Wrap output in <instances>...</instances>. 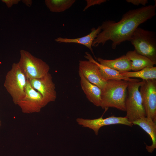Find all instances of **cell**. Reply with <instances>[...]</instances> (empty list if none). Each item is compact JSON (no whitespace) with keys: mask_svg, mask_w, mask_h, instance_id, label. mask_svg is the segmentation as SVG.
I'll use <instances>...</instances> for the list:
<instances>
[{"mask_svg":"<svg viewBox=\"0 0 156 156\" xmlns=\"http://www.w3.org/2000/svg\"><path fill=\"white\" fill-rule=\"evenodd\" d=\"M156 4L131 10L125 13L120 20L116 22L106 20L100 26L102 30L93 42L92 46L104 45L108 40L115 49L122 42L129 41L135 31L141 24L151 19L156 14Z\"/></svg>","mask_w":156,"mask_h":156,"instance_id":"6da1fadb","label":"cell"},{"mask_svg":"<svg viewBox=\"0 0 156 156\" xmlns=\"http://www.w3.org/2000/svg\"><path fill=\"white\" fill-rule=\"evenodd\" d=\"M128 81L124 80L107 81L101 90L100 106L107 109L109 107L126 111L125 100Z\"/></svg>","mask_w":156,"mask_h":156,"instance_id":"7a4b0ae2","label":"cell"},{"mask_svg":"<svg viewBox=\"0 0 156 156\" xmlns=\"http://www.w3.org/2000/svg\"><path fill=\"white\" fill-rule=\"evenodd\" d=\"M138 53L148 57L156 64V34L138 27L129 40Z\"/></svg>","mask_w":156,"mask_h":156,"instance_id":"3957f363","label":"cell"},{"mask_svg":"<svg viewBox=\"0 0 156 156\" xmlns=\"http://www.w3.org/2000/svg\"><path fill=\"white\" fill-rule=\"evenodd\" d=\"M142 83V81H128L125 102V117L132 123L140 118L146 117L139 90Z\"/></svg>","mask_w":156,"mask_h":156,"instance_id":"277c9868","label":"cell"},{"mask_svg":"<svg viewBox=\"0 0 156 156\" xmlns=\"http://www.w3.org/2000/svg\"><path fill=\"white\" fill-rule=\"evenodd\" d=\"M27 81L18 63H13L11 69L6 75L4 86L15 105L25 95V88Z\"/></svg>","mask_w":156,"mask_h":156,"instance_id":"5b68a950","label":"cell"},{"mask_svg":"<svg viewBox=\"0 0 156 156\" xmlns=\"http://www.w3.org/2000/svg\"><path fill=\"white\" fill-rule=\"evenodd\" d=\"M19 66L27 79L40 78L49 73V66L40 59L24 50L20 51Z\"/></svg>","mask_w":156,"mask_h":156,"instance_id":"8992f818","label":"cell"},{"mask_svg":"<svg viewBox=\"0 0 156 156\" xmlns=\"http://www.w3.org/2000/svg\"><path fill=\"white\" fill-rule=\"evenodd\" d=\"M142 81L139 91L146 117L156 122V79Z\"/></svg>","mask_w":156,"mask_h":156,"instance_id":"52a82bcc","label":"cell"},{"mask_svg":"<svg viewBox=\"0 0 156 156\" xmlns=\"http://www.w3.org/2000/svg\"><path fill=\"white\" fill-rule=\"evenodd\" d=\"M25 92L24 97L17 104L23 113L29 114L39 112L46 106L41 94L32 88L27 79Z\"/></svg>","mask_w":156,"mask_h":156,"instance_id":"ba28073f","label":"cell"},{"mask_svg":"<svg viewBox=\"0 0 156 156\" xmlns=\"http://www.w3.org/2000/svg\"><path fill=\"white\" fill-rule=\"evenodd\" d=\"M28 80L32 88L41 94L45 106L55 100L57 93L55 85L49 73L40 78Z\"/></svg>","mask_w":156,"mask_h":156,"instance_id":"9c48e42d","label":"cell"},{"mask_svg":"<svg viewBox=\"0 0 156 156\" xmlns=\"http://www.w3.org/2000/svg\"><path fill=\"white\" fill-rule=\"evenodd\" d=\"M103 116L99 118L93 119L77 118L76 121L79 125L82 127L92 130L96 135H98L100 128L103 126L120 124L132 127L133 125L128 120L125 116L116 117L113 115L103 118Z\"/></svg>","mask_w":156,"mask_h":156,"instance_id":"30bf717a","label":"cell"},{"mask_svg":"<svg viewBox=\"0 0 156 156\" xmlns=\"http://www.w3.org/2000/svg\"><path fill=\"white\" fill-rule=\"evenodd\" d=\"M79 71L89 82L101 90L105 87L107 81L101 76L98 66L94 63L88 60H80L79 61Z\"/></svg>","mask_w":156,"mask_h":156,"instance_id":"8fae6325","label":"cell"},{"mask_svg":"<svg viewBox=\"0 0 156 156\" xmlns=\"http://www.w3.org/2000/svg\"><path fill=\"white\" fill-rule=\"evenodd\" d=\"M78 72L81 88L87 98L95 106L100 107L101 89L88 81L80 71H79Z\"/></svg>","mask_w":156,"mask_h":156,"instance_id":"7c38bea8","label":"cell"},{"mask_svg":"<svg viewBox=\"0 0 156 156\" xmlns=\"http://www.w3.org/2000/svg\"><path fill=\"white\" fill-rule=\"evenodd\" d=\"M84 57L98 66L101 75L106 81L111 80H124L128 81H140L138 79L124 77L120 74L119 72L101 65L95 60L88 52L85 53Z\"/></svg>","mask_w":156,"mask_h":156,"instance_id":"4fadbf2b","label":"cell"},{"mask_svg":"<svg viewBox=\"0 0 156 156\" xmlns=\"http://www.w3.org/2000/svg\"><path fill=\"white\" fill-rule=\"evenodd\" d=\"M133 125L140 126L150 136L152 141L151 146L146 145L147 151L152 153L156 148V122L146 117L140 118L132 122Z\"/></svg>","mask_w":156,"mask_h":156,"instance_id":"5bb4252c","label":"cell"},{"mask_svg":"<svg viewBox=\"0 0 156 156\" xmlns=\"http://www.w3.org/2000/svg\"><path fill=\"white\" fill-rule=\"evenodd\" d=\"M101 31V27L99 26L97 28L93 27L91 32L87 35L81 37L75 38H68L59 37L55 41L59 43H76L82 44L88 48L94 55L92 45L94 39Z\"/></svg>","mask_w":156,"mask_h":156,"instance_id":"9a60e30c","label":"cell"},{"mask_svg":"<svg viewBox=\"0 0 156 156\" xmlns=\"http://www.w3.org/2000/svg\"><path fill=\"white\" fill-rule=\"evenodd\" d=\"M96 59L101 65L119 72L130 71L131 70V62L125 55L114 60L104 59L99 57Z\"/></svg>","mask_w":156,"mask_h":156,"instance_id":"2e32d148","label":"cell"},{"mask_svg":"<svg viewBox=\"0 0 156 156\" xmlns=\"http://www.w3.org/2000/svg\"><path fill=\"white\" fill-rule=\"evenodd\" d=\"M126 55L131 62V70L133 71L140 70L146 67H152L155 65L149 59L138 53L135 50L130 51Z\"/></svg>","mask_w":156,"mask_h":156,"instance_id":"e0dca14e","label":"cell"},{"mask_svg":"<svg viewBox=\"0 0 156 156\" xmlns=\"http://www.w3.org/2000/svg\"><path fill=\"white\" fill-rule=\"evenodd\" d=\"M123 77L128 78H139L142 80L156 79V67H146L136 71L120 72Z\"/></svg>","mask_w":156,"mask_h":156,"instance_id":"ac0fdd59","label":"cell"},{"mask_svg":"<svg viewBox=\"0 0 156 156\" xmlns=\"http://www.w3.org/2000/svg\"><path fill=\"white\" fill-rule=\"evenodd\" d=\"M75 0H46V5L53 12H60L70 8L75 2Z\"/></svg>","mask_w":156,"mask_h":156,"instance_id":"d6986e66","label":"cell"},{"mask_svg":"<svg viewBox=\"0 0 156 156\" xmlns=\"http://www.w3.org/2000/svg\"><path fill=\"white\" fill-rule=\"evenodd\" d=\"M87 3L86 6L84 8L83 10L85 11L89 7L94 5H100L102 3L106 2V0H86Z\"/></svg>","mask_w":156,"mask_h":156,"instance_id":"ffe728a7","label":"cell"},{"mask_svg":"<svg viewBox=\"0 0 156 156\" xmlns=\"http://www.w3.org/2000/svg\"><path fill=\"white\" fill-rule=\"evenodd\" d=\"M126 1L128 3L137 6L141 4L145 6L148 2L147 0H126Z\"/></svg>","mask_w":156,"mask_h":156,"instance_id":"44dd1931","label":"cell"},{"mask_svg":"<svg viewBox=\"0 0 156 156\" xmlns=\"http://www.w3.org/2000/svg\"><path fill=\"white\" fill-rule=\"evenodd\" d=\"M20 0H2L1 1L5 3L8 8L11 7L14 5L17 4Z\"/></svg>","mask_w":156,"mask_h":156,"instance_id":"7402d4cb","label":"cell"},{"mask_svg":"<svg viewBox=\"0 0 156 156\" xmlns=\"http://www.w3.org/2000/svg\"><path fill=\"white\" fill-rule=\"evenodd\" d=\"M22 1L28 7H30L31 5L32 2V1L30 0H22Z\"/></svg>","mask_w":156,"mask_h":156,"instance_id":"603a6c76","label":"cell"},{"mask_svg":"<svg viewBox=\"0 0 156 156\" xmlns=\"http://www.w3.org/2000/svg\"><path fill=\"white\" fill-rule=\"evenodd\" d=\"M1 121L0 119V127L1 126Z\"/></svg>","mask_w":156,"mask_h":156,"instance_id":"cb8c5ba5","label":"cell"}]
</instances>
